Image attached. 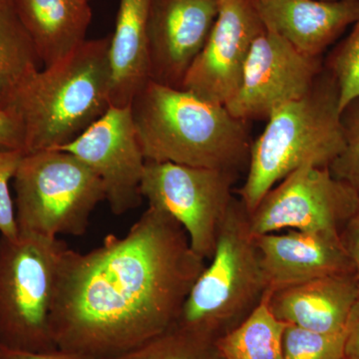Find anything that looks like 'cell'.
I'll list each match as a JSON object with an SVG mask.
<instances>
[{"label":"cell","instance_id":"cell-26","mask_svg":"<svg viewBox=\"0 0 359 359\" xmlns=\"http://www.w3.org/2000/svg\"><path fill=\"white\" fill-rule=\"evenodd\" d=\"M0 148L21 151L23 149L20 123L18 117L8 111H0Z\"/></svg>","mask_w":359,"mask_h":359},{"label":"cell","instance_id":"cell-24","mask_svg":"<svg viewBox=\"0 0 359 359\" xmlns=\"http://www.w3.org/2000/svg\"><path fill=\"white\" fill-rule=\"evenodd\" d=\"M344 147L330 164L332 176L359 192V98L348 104L340 115Z\"/></svg>","mask_w":359,"mask_h":359},{"label":"cell","instance_id":"cell-20","mask_svg":"<svg viewBox=\"0 0 359 359\" xmlns=\"http://www.w3.org/2000/svg\"><path fill=\"white\" fill-rule=\"evenodd\" d=\"M269 292L238 327L216 340L224 359H285L283 339L287 323L269 308Z\"/></svg>","mask_w":359,"mask_h":359},{"label":"cell","instance_id":"cell-9","mask_svg":"<svg viewBox=\"0 0 359 359\" xmlns=\"http://www.w3.org/2000/svg\"><path fill=\"white\" fill-rule=\"evenodd\" d=\"M359 205V192L328 167L306 165L269 190L249 214L255 237L283 231L341 233Z\"/></svg>","mask_w":359,"mask_h":359},{"label":"cell","instance_id":"cell-34","mask_svg":"<svg viewBox=\"0 0 359 359\" xmlns=\"http://www.w3.org/2000/svg\"><path fill=\"white\" fill-rule=\"evenodd\" d=\"M88 1H90V0H88Z\"/></svg>","mask_w":359,"mask_h":359},{"label":"cell","instance_id":"cell-3","mask_svg":"<svg viewBox=\"0 0 359 359\" xmlns=\"http://www.w3.org/2000/svg\"><path fill=\"white\" fill-rule=\"evenodd\" d=\"M109 44L110 36L87 39L20 90L9 112L20 123L25 154L62 147L109 109Z\"/></svg>","mask_w":359,"mask_h":359},{"label":"cell","instance_id":"cell-11","mask_svg":"<svg viewBox=\"0 0 359 359\" xmlns=\"http://www.w3.org/2000/svg\"><path fill=\"white\" fill-rule=\"evenodd\" d=\"M53 150L75 156L99 177L105 188L106 201L116 216L140 205L146 159L130 106L111 105L76 139Z\"/></svg>","mask_w":359,"mask_h":359},{"label":"cell","instance_id":"cell-17","mask_svg":"<svg viewBox=\"0 0 359 359\" xmlns=\"http://www.w3.org/2000/svg\"><path fill=\"white\" fill-rule=\"evenodd\" d=\"M13 8L47 67L86 41L88 0H13Z\"/></svg>","mask_w":359,"mask_h":359},{"label":"cell","instance_id":"cell-4","mask_svg":"<svg viewBox=\"0 0 359 359\" xmlns=\"http://www.w3.org/2000/svg\"><path fill=\"white\" fill-rule=\"evenodd\" d=\"M339 92L325 68L313 89L273 111L252 143L238 196L250 214L269 190L299 168L330 167L344 147Z\"/></svg>","mask_w":359,"mask_h":359},{"label":"cell","instance_id":"cell-1","mask_svg":"<svg viewBox=\"0 0 359 359\" xmlns=\"http://www.w3.org/2000/svg\"><path fill=\"white\" fill-rule=\"evenodd\" d=\"M207 262L169 214L149 205L123 237L65 250L51 328L57 348L115 359L176 323Z\"/></svg>","mask_w":359,"mask_h":359},{"label":"cell","instance_id":"cell-29","mask_svg":"<svg viewBox=\"0 0 359 359\" xmlns=\"http://www.w3.org/2000/svg\"><path fill=\"white\" fill-rule=\"evenodd\" d=\"M344 359H359V297L347 321Z\"/></svg>","mask_w":359,"mask_h":359},{"label":"cell","instance_id":"cell-10","mask_svg":"<svg viewBox=\"0 0 359 359\" xmlns=\"http://www.w3.org/2000/svg\"><path fill=\"white\" fill-rule=\"evenodd\" d=\"M323 70L320 58L304 55L264 28L252 43L240 89L226 109L242 121L268 120L278 108L306 96Z\"/></svg>","mask_w":359,"mask_h":359},{"label":"cell","instance_id":"cell-27","mask_svg":"<svg viewBox=\"0 0 359 359\" xmlns=\"http://www.w3.org/2000/svg\"><path fill=\"white\" fill-rule=\"evenodd\" d=\"M340 237L353 262L356 278L359 280V205L340 233Z\"/></svg>","mask_w":359,"mask_h":359},{"label":"cell","instance_id":"cell-33","mask_svg":"<svg viewBox=\"0 0 359 359\" xmlns=\"http://www.w3.org/2000/svg\"><path fill=\"white\" fill-rule=\"evenodd\" d=\"M359 25V21H358V23H356V25Z\"/></svg>","mask_w":359,"mask_h":359},{"label":"cell","instance_id":"cell-31","mask_svg":"<svg viewBox=\"0 0 359 359\" xmlns=\"http://www.w3.org/2000/svg\"><path fill=\"white\" fill-rule=\"evenodd\" d=\"M325 1H334V0H325Z\"/></svg>","mask_w":359,"mask_h":359},{"label":"cell","instance_id":"cell-2","mask_svg":"<svg viewBox=\"0 0 359 359\" xmlns=\"http://www.w3.org/2000/svg\"><path fill=\"white\" fill-rule=\"evenodd\" d=\"M130 110L146 161L235 172L249 163L248 122L226 106L149 80Z\"/></svg>","mask_w":359,"mask_h":359},{"label":"cell","instance_id":"cell-19","mask_svg":"<svg viewBox=\"0 0 359 359\" xmlns=\"http://www.w3.org/2000/svg\"><path fill=\"white\" fill-rule=\"evenodd\" d=\"M39 63L34 44L13 6L0 8V111L9 112L20 90L40 70Z\"/></svg>","mask_w":359,"mask_h":359},{"label":"cell","instance_id":"cell-5","mask_svg":"<svg viewBox=\"0 0 359 359\" xmlns=\"http://www.w3.org/2000/svg\"><path fill=\"white\" fill-rule=\"evenodd\" d=\"M268 292L249 212L235 198L219 228L214 255L173 325L217 340L247 318Z\"/></svg>","mask_w":359,"mask_h":359},{"label":"cell","instance_id":"cell-13","mask_svg":"<svg viewBox=\"0 0 359 359\" xmlns=\"http://www.w3.org/2000/svg\"><path fill=\"white\" fill-rule=\"evenodd\" d=\"M219 0H152L149 11V80L182 88L211 34Z\"/></svg>","mask_w":359,"mask_h":359},{"label":"cell","instance_id":"cell-8","mask_svg":"<svg viewBox=\"0 0 359 359\" xmlns=\"http://www.w3.org/2000/svg\"><path fill=\"white\" fill-rule=\"evenodd\" d=\"M237 175L229 170L146 161L141 195L149 205L176 219L194 252L208 262L235 199L233 186Z\"/></svg>","mask_w":359,"mask_h":359},{"label":"cell","instance_id":"cell-28","mask_svg":"<svg viewBox=\"0 0 359 359\" xmlns=\"http://www.w3.org/2000/svg\"><path fill=\"white\" fill-rule=\"evenodd\" d=\"M0 353H1V359H98L59 348L46 351V353H28V351H13V349L0 346Z\"/></svg>","mask_w":359,"mask_h":359},{"label":"cell","instance_id":"cell-12","mask_svg":"<svg viewBox=\"0 0 359 359\" xmlns=\"http://www.w3.org/2000/svg\"><path fill=\"white\" fill-rule=\"evenodd\" d=\"M264 29L254 0H219L218 18L182 88L226 106L237 95L252 43Z\"/></svg>","mask_w":359,"mask_h":359},{"label":"cell","instance_id":"cell-6","mask_svg":"<svg viewBox=\"0 0 359 359\" xmlns=\"http://www.w3.org/2000/svg\"><path fill=\"white\" fill-rule=\"evenodd\" d=\"M67 245L58 238L0 236V346L46 353L57 349L51 314Z\"/></svg>","mask_w":359,"mask_h":359},{"label":"cell","instance_id":"cell-14","mask_svg":"<svg viewBox=\"0 0 359 359\" xmlns=\"http://www.w3.org/2000/svg\"><path fill=\"white\" fill-rule=\"evenodd\" d=\"M255 238L269 292L323 276L355 273L339 235L290 230Z\"/></svg>","mask_w":359,"mask_h":359},{"label":"cell","instance_id":"cell-21","mask_svg":"<svg viewBox=\"0 0 359 359\" xmlns=\"http://www.w3.org/2000/svg\"><path fill=\"white\" fill-rule=\"evenodd\" d=\"M115 359H224L216 340L172 325L143 346Z\"/></svg>","mask_w":359,"mask_h":359},{"label":"cell","instance_id":"cell-22","mask_svg":"<svg viewBox=\"0 0 359 359\" xmlns=\"http://www.w3.org/2000/svg\"><path fill=\"white\" fill-rule=\"evenodd\" d=\"M325 69L339 87V110L359 98V25L332 52Z\"/></svg>","mask_w":359,"mask_h":359},{"label":"cell","instance_id":"cell-25","mask_svg":"<svg viewBox=\"0 0 359 359\" xmlns=\"http://www.w3.org/2000/svg\"><path fill=\"white\" fill-rule=\"evenodd\" d=\"M23 155L21 150L0 148V236L9 238L20 235L11 183Z\"/></svg>","mask_w":359,"mask_h":359},{"label":"cell","instance_id":"cell-18","mask_svg":"<svg viewBox=\"0 0 359 359\" xmlns=\"http://www.w3.org/2000/svg\"><path fill=\"white\" fill-rule=\"evenodd\" d=\"M152 0H120L110 36L111 105L128 107L149 81L147 28Z\"/></svg>","mask_w":359,"mask_h":359},{"label":"cell","instance_id":"cell-23","mask_svg":"<svg viewBox=\"0 0 359 359\" xmlns=\"http://www.w3.org/2000/svg\"><path fill=\"white\" fill-rule=\"evenodd\" d=\"M346 332L320 334L287 325L283 339L285 359H344Z\"/></svg>","mask_w":359,"mask_h":359},{"label":"cell","instance_id":"cell-30","mask_svg":"<svg viewBox=\"0 0 359 359\" xmlns=\"http://www.w3.org/2000/svg\"><path fill=\"white\" fill-rule=\"evenodd\" d=\"M13 0H0V8L4 7L13 6Z\"/></svg>","mask_w":359,"mask_h":359},{"label":"cell","instance_id":"cell-15","mask_svg":"<svg viewBox=\"0 0 359 359\" xmlns=\"http://www.w3.org/2000/svg\"><path fill=\"white\" fill-rule=\"evenodd\" d=\"M264 28L297 51L320 58L330 45L359 21V0H254Z\"/></svg>","mask_w":359,"mask_h":359},{"label":"cell","instance_id":"cell-32","mask_svg":"<svg viewBox=\"0 0 359 359\" xmlns=\"http://www.w3.org/2000/svg\"><path fill=\"white\" fill-rule=\"evenodd\" d=\"M0 359H1V353H0Z\"/></svg>","mask_w":359,"mask_h":359},{"label":"cell","instance_id":"cell-7","mask_svg":"<svg viewBox=\"0 0 359 359\" xmlns=\"http://www.w3.org/2000/svg\"><path fill=\"white\" fill-rule=\"evenodd\" d=\"M13 184L20 233L79 237L106 201L102 182L87 165L53 149L23 155Z\"/></svg>","mask_w":359,"mask_h":359},{"label":"cell","instance_id":"cell-16","mask_svg":"<svg viewBox=\"0 0 359 359\" xmlns=\"http://www.w3.org/2000/svg\"><path fill=\"white\" fill-rule=\"evenodd\" d=\"M359 297L355 273L316 278L269 292L271 311L287 325L320 332L344 334Z\"/></svg>","mask_w":359,"mask_h":359}]
</instances>
